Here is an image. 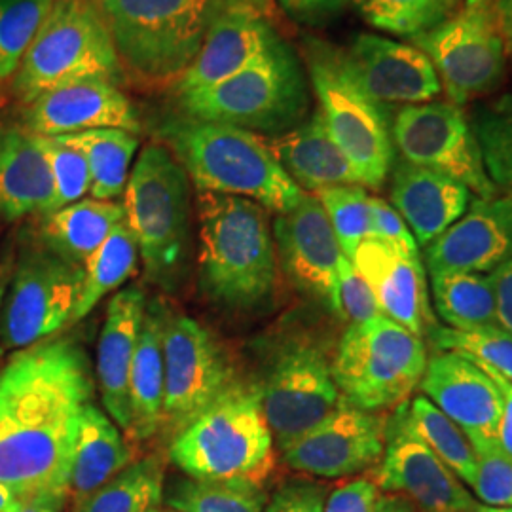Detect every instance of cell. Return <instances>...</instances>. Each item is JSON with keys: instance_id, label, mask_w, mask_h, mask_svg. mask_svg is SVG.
<instances>
[{"instance_id": "6da1fadb", "label": "cell", "mask_w": 512, "mask_h": 512, "mask_svg": "<svg viewBox=\"0 0 512 512\" xmlns=\"http://www.w3.org/2000/svg\"><path fill=\"white\" fill-rule=\"evenodd\" d=\"M93 403L86 351L69 338L23 348L0 368V484L19 501L69 495L74 444Z\"/></svg>"}, {"instance_id": "7a4b0ae2", "label": "cell", "mask_w": 512, "mask_h": 512, "mask_svg": "<svg viewBox=\"0 0 512 512\" xmlns=\"http://www.w3.org/2000/svg\"><path fill=\"white\" fill-rule=\"evenodd\" d=\"M160 137L198 192L241 196L279 215L306 194L279 165L268 141L253 131L181 116L167 120Z\"/></svg>"}, {"instance_id": "3957f363", "label": "cell", "mask_w": 512, "mask_h": 512, "mask_svg": "<svg viewBox=\"0 0 512 512\" xmlns=\"http://www.w3.org/2000/svg\"><path fill=\"white\" fill-rule=\"evenodd\" d=\"M198 219L203 293L238 310L266 300L277 277L268 211L241 196L198 192Z\"/></svg>"}, {"instance_id": "277c9868", "label": "cell", "mask_w": 512, "mask_h": 512, "mask_svg": "<svg viewBox=\"0 0 512 512\" xmlns=\"http://www.w3.org/2000/svg\"><path fill=\"white\" fill-rule=\"evenodd\" d=\"M222 0H97L122 71L145 88H175L202 50Z\"/></svg>"}, {"instance_id": "5b68a950", "label": "cell", "mask_w": 512, "mask_h": 512, "mask_svg": "<svg viewBox=\"0 0 512 512\" xmlns=\"http://www.w3.org/2000/svg\"><path fill=\"white\" fill-rule=\"evenodd\" d=\"M274 437L258 385L234 384L169 446V458L196 480L262 486L274 469Z\"/></svg>"}, {"instance_id": "8992f818", "label": "cell", "mask_w": 512, "mask_h": 512, "mask_svg": "<svg viewBox=\"0 0 512 512\" xmlns=\"http://www.w3.org/2000/svg\"><path fill=\"white\" fill-rule=\"evenodd\" d=\"M310 88L302 59L279 37L241 73L205 92L177 97L186 118L226 124L253 133L283 135L310 114Z\"/></svg>"}, {"instance_id": "52a82bcc", "label": "cell", "mask_w": 512, "mask_h": 512, "mask_svg": "<svg viewBox=\"0 0 512 512\" xmlns=\"http://www.w3.org/2000/svg\"><path fill=\"white\" fill-rule=\"evenodd\" d=\"M302 61L325 128L348 158L361 186L382 188L395 164L389 114L366 95L346 50L321 38H302Z\"/></svg>"}, {"instance_id": "ba28073f", "label": "cell", "mask_w": 512, "mask_h": 512, "mask_svg": "<svg viewBox=\"0 0 512 512\" xmlns=\"http://www.w3.org/2000/svg\"><path fill=\"white\" fill-rule=\"evenodd\" d=\"M86 80H124L105 19L97 0H54L14 74L12 90L27 105L42 93Z\"/></svg>"}, {"instance_id": "9c48e42d", "label": "cell", "mask_w": 512, "mask_h": 512, "mask_svg": "<svg viewBox=\"0 0 512 512\" xmlns=\"http://www.w3.org/2000/svg\"><path fill=\"white\" fill-rule=\"evenodd\" d=\"M427 361L420 336L378 313L349 325L330 363L346 403L368 412H385L408 403L420 387Z\"/></svg>"}, {"instance_id": "30bf717a", "label": "cell", "mask_w": 512, "mask_h": 512, "mask_svg": "<svg viewBox=\"0 0 512 512\" xmlns=\"http://www.w3.org/2000/svg\"><path fill=\"white\" fill-rule=\"evenodd\" d=\"M122 203L148 277L171 285L188 247L190 181L169 148L150 143L141 150Z\"/></svg>"}, {"instance_id": "8fae6325", "label": "cell", "mask_w": 512, "mask_h": 512, "mask_svg": "<svg viewBox=\"0 0 512 512\" xmlns=\"http://www.w3.org/2000/svg\"><path fill=\"white\" fill-rule=\"evenodd\" d=\"M412 44L431 59L442 90L459 107L494 92L505 76L507 48L495 0H463Z\"/></svg>"}, {"instance_id": "7c38bea8", "label": "cell", "mask_w": 512, "mask_h": 512, "mask_svg": "<svg viewBox=\"0 0 512 512\" xmlns=\"http://www.w3.org/2000/svg\"><path fill=\"white\" fill-rule=\"evenodd\" d=\"M82 279L84 266L55 253L42 239L25 249L2 310L4 346L29 348L71 325Z\"/></svg>"}, {"instance_id": "4fadbf2b", "label": "cell", "mask_w": 512, "mask_h": 512, "mask_svg": "<svg viewBox=\"0 0 512 512\" xmlns=\"http://www.w3.org/2000/svg\"><path fill=\"white\" fill-rule=\"evenodd\" d=\"M258 389L281 452L327 420L342 401L327 353L310 340H291L277 349Z\"/></svg>"}, {"instance_id": "5bb4252c", "label": "cell", "mask_w": 512, "mask_h": 512, "mask_svg": "<svg viewBox=\"0 0 512 512\" xmlns=\"http://www.w3.org/2000/svg\"><path fill=\"white\" fill-rule=\"evenodd\" d=\"M391 137L406 162L450 175L478 198L499 194L488 177L471 120L456 103L406 105L393 116Z\"/></svg>"}, {"instance_id": "9a60e30c", "label": "cell", "mask_w": 512, "mask_h": 512, "mask_svg": "<svg viewBox=\"0 0 512 512\" xmlns=\"http://www.w3.org/2000/svg\"><path fill=\"white\" fill-rule=\"evenodd\" d=\"M164 416L173 437L236 384L217 338L188 315H165Z\"/></svg>"}, {"instance_id": "2e32d148", "label": "cell", "mask_w": 512, "mask_h": 512, "mask_svg": "<svg viewBox=\"0 0 512 512\" xmlns=\"http://www.w3.org/2000/svg\"><path fill=\"white\" fill-rule=\"evenodd\" d=\"M374 482L382 492L403 495L420 512H471L476 507L465 484L412 427L408 403L387 416L384 456Z\"/></svg>"}, {"instance_id": "e0dca14e", "label": "cell", "mask_w": 512, "mask_h": 512, "mask_svg": "<svg viewBox=\"0 0 512 512\" xmlns=\"http://www.w3.org/2000/svg\"><path fill=\"white\" fill-rule=\"evenodd\" d=\"M385 431L384 412L361 410L342 399L327 420L283 452V459L293 471L319 478L357 475L382 461Z\"/></svg>"}, {"instance_id": "ac0fdd59", "label": "cell", "mask_w": 512, "mask_h": 512, "mask_svg": "<svg viewBox=\"0 0 512 512\" xmlns=\"http://www.w3.org/2000/svg\"><path fill=\"white\" fill-rule=\"evenodd\" d=\"M272 234L277 260L294 287L336 310L338 275L348 256L319 200L304 194L296 207L275 219Z\"/></svg>"}, {"instance_id": "d6986e66", "label": "cell", "mask_w": 512, "mask_h": 512, "mask_svg": "<svg viewBox=\"0 0 512 512\" xmlns=\"http://www.w3.org/2000/svg\"><path fill=\"white\" fill-rule=\"evenodd\" d=\"M277 38L270 19L249 4L243 0H222L200 54L173 88L175 97L205 92L236 76L266 54Z\"/></svg>"}, {"instance_id": "ffe728a7", "label": "cell", "mask_w": 512, "mask_h": 512, "mask_svg": "<svg viewBox=\"0 0 512 512\" xmlns=\"http://www.w3.org/2000/svg\"><path fill=\"white\" fill-rule=\"evenodd\" d=\"M420 387L423 397L458 425L473 448L497 442L501 393L473 359L440 351L427 361Z\"/></svg>"}, {"instance_id": "44dd1931", "label": "cell", "mask_w": 512, "mask_h": 512, "mask_svg": "<svg viewBox=\"0 0 512 512\" xmlns=\"http://www.w3.org/2000/svg\"><path fill=\"white\" fill-rule=\"evenodd\" d=\"M512 258V198L497 194L471 202L465 215L425 247L431 275L492 274Z\"/></svg>"}, {"instance_id": "7402d4cb", "label": "cell", "mask_w": 512, "mask_h": 512, "mask_svg": "<svg viewBox=\"0 0 512 512\" xmlns=\"http://www.w3.org/2000/svg\"><path fill=\"white\" fill-rule=\"evenodd\" d=\"M351 262L385 317L420 338L437 329L420 253L404 251L382 239L366 238L351 256Z\"/></svg>"}, {"instance_id": "603a6c76", "label": "cell", "mask_w": 512, "mask_h": 512, "mask_svg": "<svg viewBox=\"0 0 512 512\" xmlns=\"http://www.w3.org/2000/svg\"><path fill=\"white\" fill-rule=\"evenodd\" d=\"M349 65L370 99L387 105H420L442 92L431 59L418 46L361 33L348 50Z\"/></svg>"}, {"instance_id": "cb8c5ba5", "label": "cell", "mask_w": 512, "mask_h": 512, "mask_svg": "<svg viewBox=\"0 0 512 512\" xmlns=\"http://www.w3.org/2000/svg\"><path fill=\"white\" fill-rule=\"evenodd\" d=\"M21 128L38 137H59L88 129L141 133V116L128 95L107 80H86L38 95L23 107Z\"/></svg>"}, {"instance_id": "d4e9b609", "label": "cell", "mask_w": 512, "mask_h": 512, "mask_svg": "<svg viewBox=\"0 0 512 512\" xmlns=\"http://www.w3.org/2000/svg\"><path fill=\"white\" fill-rule=\"evenodd\" d=\"M471 194L450 175L403 158L391 167V205L423 249L465 215Z\"/></svg>"}, {"instance_id": "484cf974", "label": "cell", "mask_w": 512, "mask_h": 512, "mask_svg": "<svg viewBox=\"0 0 512 512\" xmlns=\"http://www.w3.org/2000/svg\"><path fill=\"white\" fill-rule=\"evenodd\" d=\"M145 294L139 287L122 289L109 302L97 344V382L101 401L114 423L129 435V374L145 317Z\"/></svg>"}, {"instance_id": "4316f807", "label": "cell", "mask_w": 512, "mask_h": 512, "mask_svg": "<svg viewBox=\"0 0 512 512\" xmlns=\"http://www.w3.org/2000/svg\"><path fill=\"white\" fill-rule=\"evenodd\" d=\"M54 200V175L37 135L21 126H0V220L46 217Z\"/></svg>"}, {"instance_id": "83f0119b", "label": "cell", "mask_w": 512, "mask_h": 512, "mask_svg": "<svg viewBox=\"0 0 512 512\" xmlns=\"http://www.w3.org/2000/svg\"><path fill=\"white\" fill-rule=\"evenodd\" d=\"M266 141L285 173L306 194H317L332 186L361 184L317 110L300 126Z\"/></svg>"}, {"instance_id": "f1b7e54d", "label": "cell", "mask_w": 512, "mask_h": 512, "mask_svg": "<svg viewBox=\"0 0 512 512\" xmlns=\"http://www.w3.org/2000/svg\"><path fill=\"white\" fill-rule=\"evenodd\" d=\"M164 321L158 304L145 310L135 359L129 374V435L147 440L158 433L164 416Z\"/></svg>"}, {"instance_id": "f546056e", "label": "cell", "mask_w": 512, "mask_h": 512, "mask_svg": "<svg viewBox=\"0 0 512 512\" xmlns=\"http://www.w3.org/2000/svg\"><path fill=\"white\" fill-rule=\"evenodd\" d=\"M122 433L99 406L90 403L84 408L69 475V497L73 501L99 490L133 463V454Z\"/></svg>"}, {"instance_id": "4dcf8cb0", "label": "cell", "mask_w": 512, "mask_h": 512, "mask_svg": "<svg viewBox=\"0 0 512 512\" xmlns=\"http://www.w3.org/2000/svg\"><path fill=\"white\" fill-rule=\"evenodd\" d=\"M126 220L124 203L116 200H80L46 215L40 239L69 260L82 264Z\"/></svg>"}, {"instance_id": "1f68e13d", "label": "cell", "mask_w": 512, "mask_h": 512, "mask_svg": "<svg viewBox=\"0 0 512 512\" xmlns=\"http://www.w3.org/2000/svg\"><path fill=\"white\" fill-rule=\"evenodd\" d=\"M59 139L86 156L92 173L93 200H118L126 192L139 135L126 129L103 128L59 135Z\"/></svg>"}, {"instance_id": "d6a6232c", "label": "cell", "mask_w": 512, "mask_h": 512, "mask_svg": "<svg viewBox=\"0 0 512 512\" xmlns=\"http://www.w3.org/2000/svg\"><path fill=\"white\" fill-rule=\"evenodd\" d=\"M431 291L435 310L448 329L475 330L499 325L490 274L431 275Z\"/></svg>"}, {"instance_id": "836d02e7", "label": "cell", "mask_w": 512, "mask_h": 512, "mask_svg": "<svg viewBox=\"0 0 512 512\" xmlns=\"http://www.w3.org/2000/svg\"><path fill=\"white\" fill-rule=\"evenodd\" d=\"M139 249L131 230L120 222L107 241L84 262L82 289L74 308L71 325L90 315L95 306L107 296L118 291L137 270Z\"/></svg>"}, {"instance_id": "e575fe53", "label": "cell", "mask_w": 512, "mask_h": 512, "mask_svg": "<svg viewBox=\"0 0 512 512\" xmlns=\"http://www.w3.org/2000/svg\"><path fill=\"white\" fill-rule=\"evenodd\" d=\"M162 497V463L156 458L139 459L99 490L74 501L73 512H152Z\"/></svg>"}, {"instance_id": "d590c367", "label": "cell", "mask_w": 512, "mask_h": 512, "mask_svg": "<svg viewBox=\"0 0 512 512\" xmlns=\"http://www.w3.org/2000/svg\"><path fill=\"white\" fill-rule=\"evenodd\" d=\"M408 416L421 440L437 454V458L471 488L476 473V456L465 433L427 397H416L408 403Z\"/></svg>"}, {"instance_id": "8d00e7d4", "label": "cell", "mask_w": 512, "mask_h": 512, "mask_svg": "<svg viewBox=\"0 0 512 512\" xmlns=\"http://www.w3.org/2000/svg\"><path fill=\"white\" fill-rule=\"evenodd\" d=\"M165 503L175 512H264L262 486L181 478L167 488Z\"/></svg>"}, {"instance_id": "74e56055", "label": "cell", "mask_w": 512, "mask_h": 512, "mask_svg": "<svg viewBox=\"0 0 512 512\" xmlns=\"http://www.w3.org/2000/svg\"><path fill=\"white\" fill-rule=\"evenodd\" d=\"M488 177L512 198V97L478 107L471 120Z\"/></svg>"}, {"instance_id": "f35d334b", "label": "cell", "mask_w": 512, "mask_h": 512, "mask_svg": "<svg viewBox=\"0 0 512 512\" xmlns=\"http://www.w3.org/2000/svg\"><path fill=\"white\" fill-rule=\"evenodd\" d=\"M361 16L376 29L416 38L448 18L459 0H351Z\"/></svg>"}, {"instance_id": "ab89813d", "label": "cell", "mask_w": 512, "mask_h": 512, "mask_svg": "<svg viewBox=\"0 0 512 512\" xmlns=\"http://www.w3.org/2000/svg\"><path fill=\"white\" fill-rule=\"evenodd\" d=\"M54 0H0V82L14 78Z\"/></svg>"}, {"instance_id": "60d3db41", "label": "cell", "mask_w": 512, "mask_h": 512, "mask_svg": "<svg viewBox=\"0 0 512 512\" xmlns=\"http://www.w3.org/2000/svg\"><path fill=\"white\" fill-rule=\"evenodd\" d=\"M439 351L461 353L512 382V334L495 325L475 330L444 329L429 334Z\"/></svg>"}, {"instance_id": "b9f144b4", "label": "cell", "mask_w": 512, "mask_h": 512, "mask_svg": "<svg viewBox=\"0 0 512 512\" xmlns=\"http://www.w3.org/2000/svg\"><path fill=\"white\" fill-rule=\"evenodd\" d=\"M313 196L323 205L344 255L351 260L357 247L370 238V196L365 186H332Z\"/></svg>"}, {"instance_id": "7bdbcfd3", "label": "cell", "mask_w": 512, "mask_h": 512, "mask_svg": "<svg viewBox=\"0 0 512 512\" xmlns=\"http://www.w3.org/2000/svg\"><path fill=\"white\" fill-rule=\"evenodd\" d=\"M38 141L54 175V211L80 202L92 190V173L86 156L59 137H38Z\"/></svg>"}, {"instance_id": "ee69618b", "label": "cell", "mask_w": 512, "mask_h": 512, "mask_svg": "<svg viewBox=\"0 0 512 512\" xmlns=\"http://www.w3.org/2000/svg\"><path fill=\"white\" fill-rule=\"evenodd\" d=\"M476 456L475 480L471 490L492 507H512V458L501 446L486 444L473 448Z\"/></svg>"}, {"instance_id": "f6af8a7d", "label": "cell", "mask_w": 512, "mask_h": 512, "mask_svg": "<svg viewBox=\"0 0 512 512\" xmlns=\"http://www.w3.org/2000/svg\"><path fill=\"white\" fill-rule=\"evenodd\" d=\"M334 313L349 321V325L363 323L380 313L376 298L366 285L365 279L355 270L353 262L346 258L338 275V293Z\"/></svg>"}, {"instance_id": "bcb514c9", "label": "cell", "mask_w": 512, "mask_h": 512, "mask_svg": "<svg viewBox=\"0 0 512 512\" xmlns=\"http://www.w3.org/2000/svg\"><path fill=\"white\" fill-rule=\"evenodd\" d=\"M385 497L374 478H355L329 495L325 512H384Z\"/></svg>"}, {"instance_id": "7dc6e473", "label": "cell", "mask_w": 512, "mask_h": 512, "mask_svg": "<svg viewBox=\"0 0 512 512\" xmlns=\"http://www.w3.org/2000/svg\"><path fill=\"white\" fill-rule=\"evenodd\" d=\"M327 494L317 482L294 478L281 484L264 512H325Z\"/></svg>"}, {"instance_id": "c3c4849f", "label": "cell", "mask_w": 512, "mask_h": 512, "mask_svg": "<svg viewBox=\"0 0 512 512\" xmlns=\"http://www.w3.org/2000/svg\"><path fill=\"white\" fill-rule=\"evenodd\" d=\"M370 238L393 243L410 253H420L416 239L397 209L376 196H370Z\"/></svg>"}, {"instance_id": "681fc988", "label": "cell", "mask_w": 512, "mask_h": 512, "mask_svg": "<svg viewBox=\"0 0 512 512\" xmlns=\"http://www.w3.org/2000/svg\"><path fill=\"white\" fill-rule=\"evenodd\" d=\"M277 4L289 18L308 27L329 25L348 8V0H277Z\"/></svg>"}, {"instance_id": "f907efd6", "label": "cell", "mask_w": 512, "mask_h": 512, "mask_svg": "<svg viewBox=\"0 0 512 512\" xmlns=\"http://www.w3.org/2000/svg\"><path fill=\"white\" fill-rule=\"evenodd\" d=\"M495 300H497V321L499 327L512 334V258L499 266L492 274Z\"/></svg>"}, {"instance_id": "816d5d0a", "label": "cell", "mask_w": 512, "mask_h": 512, "mask_svg": "<svg viewBox=\"0 0 512 512\" xmlns=\"http://www.w3.org/2000/svg\"><path fill=\"white\" fill-rule=\"evenodd\" d=\"M482 368L490 374V378L494 380L499 393H501V418L497 425V442H499L501 450L512 458V382L505 380L503 376H499L497 372L486 368V366H482Z\"/></svg>"}, {"instance_id": "f5cc1de1", "label": "cell", "mask_w": 512, "mask_h": 512, "mask_svg": "<svg viewBox=\"0 0 512 512\" xmlns=\"http://www.w3.org/2000/svg\"><path fill=\"white\" fill-rule=\"evenodd\" d=\"M69 495L63 492H44L19 501L18 512H63Z\"/></svg>"}, {"instance_id": "db71d44e", "label": "cell", "mask_w": 512, "mask_h": 512, "mask_svg": "<svg viewBox=\"0 0 512 512\" xmlns=\"http://www.w3.org/2000/svg\"><path fill=\"white\" fill-rule=\"evenodd\" d=\"M495 12L501 35L505 40V48L512 55V0H495Z\"/></svg>"}, {"instance_id": "11a10c76", "label": "cell", "mask_w": 512, "mask_h": 512, "mask_svg": "<svg viewBox=\"0 0 512 512\" xmlns=\"http://www.w3.org/2000/svg\"><path fill=\"white\" fill-rule=\"evenodd\" d=\"M384 512H416V507L399 494H387Z\"/></svg>"}, {"instance_id": "9f6ffc18", "label": "cell", "mask_w": 512, "mask_h": 512, "mask_svg": "<svg viewBox=\"0 0 512 512\" xmlns=\"http://www.w3.org/2000/svg\"><path fill=\"white\" fill-rule=\"evenodd\" d=\"M19 499L0 484V512H18Z\"/></svg>"}, {"instance_id": "6f0895ef", "label": "cell", "mask_w": 512, "mask_h": 512, "mask_svg": "<svg viewBox=\"0 0 512 512\" xmlns=\"http://www.w3.org/2000/svg\"><path fill=\"white\" fill-rule=\"evenodd\" d=\"M245 4H249L258 14H262L264 18H274L275 16V0H243Z\"/></svg>"}, {"instance_id": "680465c9", "label": "cell", "mask_w": 512, "mask_h": 512, "mask_svg": "<svg viewBox=\"0 0 512 512\" xmlns=\"http://www.w3.org/2000/svg\"><path fill=\"white\" fill-rule=\"evenodd\" d=\"M471 512H512V507H492V505H478Z\"/></svg>"}, {"instance_id": "91938a15", "label": "cell", "mask_w": 512, "mask_h": 512, "mask_svg": "<svg viewBox=\"0 0 512 512\" xmlns=\"http://www.w3.org/2000/svg\"><path fill=\"white\" fill-rule=\"evenodd\" d=\"M2 302H4V287L0 285V310H2Z\"/></svg>"}, {"instance_id": "94428289", "label": "cell", "mask_w": 512, "mask_h": 512, "mask_svg": "<svg viewBox=\"0 0 512 512\" xmlns=\"http://www.w3.org/2000/svg\"><path fill=\"white\" fill-rule=\"evenodd\" d=\"M152 512H175V511H158V509H156V511H152Z\"/></svg>"}]
</instances>
